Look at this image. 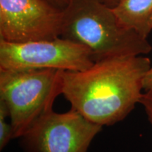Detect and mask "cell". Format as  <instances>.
<instances>
[{
    "label": "cell",
    "mask_w": 152,
    "mask_h": 152,
    "mask_svg": "<svg viewBox=\"0 0 152 152\" xmlns=\"http://www.w3.org/2000/svg\"><path fill=\"white\" fill-rule=\"evenodd\" d=\"M151 66V60L140 55L102 60L84 71H64L62 94L88 121L111 126L140 104Z\"/></svg>",
    "instance_id": "6da1fadb"
},
{
    "label": "cell",
    "mask_w": 152,
    "mask_h": 152,
    "mask_svg": "<svg viewBox=\"0 0 152 152\" xmlns=\"http://www.w3.org/2000/svg\"><path fill=\"white\" fill-rule=\"evenodd\" d=\"M61 37L86 46L94 63L152 50L147 38L121 26L113 9L98 0H69L64 9Z\"/></svg>",
    "instance_id": "7a4b0ae2"
},
{
    "label": "cell",
    "mask_w": 152,
    "mask_h": 152,
    "mask_svg": "<svg viewBox=\"0 0 152 152\" xmlns=\"http://www.w3.org/2000/svg\"><path fill=\"white\" fill-rule=\"evenodd\" d=\"M63 73L52 68L0 69V100L8 109L13 138H21L53 110L56 97L62 94Z\"/></svg>",
    "instance_id": "3957f363"
},
{
    "label": "cell",
    "mask_w": 152,
    "mask_h": 152,
    "mask_svg": "<svg viewBox=\"0 0 152 152\" xmlns=\"http://www.w3.org/2000/svg\"><path fill=\"white\" fill-rule=\"evenodd\" d=\"M94 64L90 49L69 39L9 42L0 39V69L81 71Z\"/></svg>",
    "instance_id": "277c9868"
},
{
    "label": "cell",
    "mask_w": 152,
    "mask_h": 152,
    "mask_svg": "<svg viewBox=\"0 0 152 152\" xmlns=\"http://www.w3.org/2000/svg\"><path fill=\"white\" fill-rule=\"evenodd\" d=\"M102 129L73 109L52 110L22 137V147L24 152H87Z\"/></svg>",
    "instance_id": "5b68a950"
},
{
    "label": "cell",
    "mask_w": 152,
    "mask_h": 152,
    "mask_svg": "<svg viewBox=\"0 0 152 152\" xmlns=\"http://www.w3.org/2000/svg\"><path fill=\"white\" fill-rule=\"evenodd\" d=\"M64 9L46 0H0V39L9 42L60 37Z\"/></svg>",
    "instance_id": "8992f818"
},
{
    "label": "cell",
    "mask_w": 152,
    "mask_h": 152,
    "mask_svg": "<svg viewBox=\"0 0 152 152\" xmlns=\"http://www.w3.org/2000/svg\"><path fill=\"white\" fill-rule=\"evenodd\" d=\"M113 9L123 27L147 38L152 31V0H123Z\"/></svg>",
    "instance_id": "52a82bcc"
},
{
    "label": "cell",
    "mask_w": 152,
    "mask_h": 152,
    "mask_svg": "<svg viewBox=\"0 0 152 152\" xmlns=\"http://www.w3.org/2000/svg\"><path fill=\"white\" fill-rule=\"evenodd\" d=\"M9 118L7 106L2 100H0V150L4 149L9 141L13 139L11 124L7 123L6 119Z\"/></svg>",
    "instance_id": "ba28073f"
},
{
    "label": "cell",
    "mask_w": 152,
    "mask_h": 152,
    "mask_svg": "<svg viewBox=\"0 0 152 152\" xmlns=\"http://www.w3.org/2000/svg\"><path fill=\"white\" fill-rule=\"evenodd\" d=\"M140 104L144 107L148 120L152 125V89L144 91Z\"/></svg>",
    "instance_id": "9c48e42d"
},
{
    "label": "cell",
    "mask_w": 152,
    "mask_h": 152,
    "mask_svg": "<svg viewBox=\"0 0 152 152\" xmlns=\"http://www.w3.org/2000/svg\"><path fill=\"white\" fill-rule=\"evenodd\" d=\"M144 92L152 89V65L146 74L143 82Z\"/></svg>",
    "instance_id": "30bf717a"
},
{
    "label": "cell",
    "mask_w": 152,
    "mask_h": 152,
    "mask_svg": "<svg viewBox=\"0 0 152 152\" xmlns=\"http://www.w3.org/2000/svg\"><path fill=\"white\" fill-rule=\"evenodd\" d=\"M98 1L105 4L106 6H107V7H110V8L113 9L114 7L118 5L123 0H98Z\"/></svg>",
    "instance_id": "8fae6325"
},
{
    "label": "cell",
    "mask_w": 152,
    "mask_h": 152,
    "mask_svg": "<svg viewBox=\"0 0 152 152\" xmlns=\"http://www.w3.org/2000/svg\"><path fill=\"white\" fill-rule=\"evenodd\" d=\"M46 1H49V3L52 4L53 5L56 6V7L64 9L67 6L69 0H46Z\"/></svg>",
    "instance_id": "7c38bea8"
}]
</instances>
